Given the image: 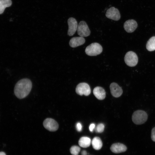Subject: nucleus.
I'll list each match as a JSON object with an SVG mask.
<instances>
[{"instance_id":"f257e3e1","label":"nucleus","mask_w":155,"mask_h":155,"mask_svg":"<svg viewBox=\"0 0 155 155\" xmlns=\"http://www.w3.org/2000/svg\"><path fill=\"white\" fill-rule=\"evenodd\" d=\"M32 86V84L30 80L27 78L21 79L16 83L15 86L14 94L19 98H23L29 94Z\"/></svg>"},{"instance_id":"f03ea898","label":"nucleus","mask_w":155,"mask_h":155,"mask_svg":"<svg viewBox=\"0 0 155 155\" xmlns=\"http://www.w3.org/2000/svg\"><path fill=\"white\" fill-rule=\"evenodd\" d=\"M148 118V116L146 113L141 110H138L135 111L132 117L133 121L137 125L144 123L147 120Z\"/></svg>"},{"instance_id":"7ed1b4c3","label":"nucleus","mask_w":155,"mask_h":155,"mask_svg":"<svg viewBox=\"0 0 155 155\" xmlns=\"http://www.w3.org/2000/svg\"><path fill=\"white\" fill-rule=\"evenodd\" d=\"M102 51V46L99 43L94 42L88 46L85 49L86 53L90 56H95L100 54Z\"/></svg>"},{"instance_id":"20e7f679","label":"nucleus","mask_w":155,"mask_h":155,"mask_svg":"<svg viewBox=\"0 0 155 155\" xmlns=\"http://www.w3.org/2000/svg\"><path fill=\"white\" fill-rule=\"evenodd\" d=\"M125 63L130 67H134L137 64L138 58L136 54L133 51H129L125 54L124 57Z\"/></svg>"},{"instance_id":"39448f33","label":"nucleus","mask_w":155,"mask_h":155,"mask_svg":"<svg viewBox=\"0 0 155 155\" xmlns=\"http://www.w3.org/2000/svg\"><path fill=\"white\" fill-rule=\"evenodd\" d=\"M78 34L80 36L87 37L90 35V31L86 22L84 21H81L78 25Z\"/></svg>"},{"instance_id":"423d86ee","label":"nucleus","mask_w":155,"mask_h":155,"mask_svg":"<svg viewBox=\"0 0 155 155\" xmlns=\"http://www.w3.org/2000/svg\"><path fill=\"white\" fill-rule=\"evenodd\" d=\"M76 93L80 96L84 95L85 96L89 95L91 93V89L89 85L84 82L78 84L76 88Z\"/></svg>"},{"instance_id":"0eeeda50","label":"nucleus","mask_w":155,"mask_h":155,"mask_svg":"<svg viewBox=\"0 0 155 155\" xmlns=\"http://www.w3.org/2000/svg\"><path fill=\"white\" fill-rule=\"evenodd\" d=\"M43 124L45 129L51 131H57L59 127V125L57 122L51 118H48L45 119Z\"/></svg>"},{"instance_id":"6e6552de","label":"nucleus","mask_w":155,"mask_h":155,"mask_svg":"<svg viewBox=\"0 0 155 155\" xmlns=\"http://www.w3.org/2000/svg\"><path fill=\"white\" fill-rule=\"evenodd\" d=\"M108 18L115 21H118L121 18V15L118 9L114 7H112L107 10L106 14Z\"/></svg>"},{"instance_id":"1a4fd4ad","label":"nucleus","mask_w":155,"mask_h":155,"mask_svg":"<svg viewBox=\"0 0 155 155\" xmlns=\"http://www.w3.org/2000/svg\"><path fill=\"white\" fill-rule=\"evenodd\" d=\"M68 25V35L70 36H73L77 30L78 25L76 20L72 17L69 18L67 20Z\"/></svg>"},{"instance_id":"9d476101","label":"nucleus","mask_w":155,"mask_h":155,"mask_svg":"<svg viewBox=\"0 0 155 155\" xmlns=\"http://www.w3.org/2000/svg\"><path fill=\"white\" fill-rule=\"evenodd\" d=\"M137 26L136 22L133 19L126 21L124 24V28L128 33H131L134 31Z\"/></svg>"},{"instance_id":"9b49d317","label":"nucleus","mask_w":155,"mask_h":155,"mask_svg":"<svg viewBox=\"0 0 155 155\" xmlns=\"http://www.w3.org/2000/svg\"><path fill=\"white\" fill-rule=\"evenodd\" d=\"M110 88L111 94L114 97H119L123 93L121 88L116 83L113 82L111 83L110 86Z\"/></svg>"},{"instance_id":"f8f14e48","label":"nucleus","mask_w":155,"mask_h":155,"mask_svg":"<svg viewBox=\"0 0 155 155\" xmlns=\"http://www.w3.org/2000/svg\"><path fill=\"white\" fill-rule=\"evenodd\" d=\"M85 40L84 38L82 36L75 37L71 38L69 42L70 46L75 48L81 45L84 43Z\"/></svg>"},{"instance_id":"ddd939ff","label":"nucleus","mask_w":155,"mask_h":155,"mask_svg":"<svg viewBox=\"0 0 155 155\" xmlns=\"http://www.w3.org/2000/svg\"><path fill=\"white\" fill-rule=\"evenodd\" d=\"M110 149L113 153H119L125 152L127 150V148L122 144L116 143L111 145Z\"/></svg>"},{"instance_id":"4468645a","label":"nucleus","mask_w":155,"mask_h":155,"mask_svg":"<svg viewBox=\"0 0 155 155\" xmlns=\"http://www.w3.org/2000/svg\"><path fill=\"white\" fill-rule=\"evenodd\" d=\"M93 93L95 96L100 100L104 99L106 96L105 91L101 87L97 86L95 87L93 90Z\"/></svg>"},{"instance_id":"2eb2a0df","label":"nucleus","mask_w":155,"mask_h":155,"mask_svg":"<svg viewBox=\"0 0 155 155\" xmlns=\"http://www.w3.org/2000/svg\"><path fill=\"white\" fill-rule=\"evenodd\" d=\"M91 143V139L87 137H81L78 141V144L80 146L84 148L89 146Z\"/></svg>"},{"instance_id":"dca6fc26","label":"nucleus","mask_w":155,"mask_h":155,"mask_svg":"<svg viewBox=\"0 0 155 155\" xmlns=\"http://www.w3.org/2000/svg\"><path fill=\"white\" fill-rule=\"evenodd\" d=\"M92 144L93 148L96 150L100 149L102 146L101 140L98 137H94L92 141Z\"/></svg>"},{"instance_id":"f3484780","label":"nucleus","mask_w":155,"mask_h":155,"mask_svg":"<svg viewBox=\"0 0 155 155\" xmlns=\"http://www.w3.org/2000/svg\"><path fill=\"white\" fill-rule=\"evenodd\" d=\"M11 4V0H0V14L3 13L6 7L10 6Z\"/></svg>"},{"instance_id":"a211bd4d","label":"nucleus","mask_w":155,"mask_h":155,"mask_svg":"<svg viewBox=\"0 0 155 155\" xmlns=\"http://www.w3.org/2000/svg\"><path fill=\"white\" fill-rule=\"evenodd\" d=\"M146 48L149 51L155 50V36L152 37L148 40L146 44Z\"/></svg>"},{"instance_id":"6ab92c4d","label":"nucleus","mask_w":155,"mask_h":155,"mask_svg":"<svg viewBox=\"0 0 155 155\" xmlns=\"http://www.w3.org/2000/svg\"><path fill=\"white\" fill-rule=\"evenodd\" d=\"M80 150V148L76 146H73L70 149V152L73 155H78Z\"/></svg>"},{"instance_id":"aec40b11","label":"nucleus","mask_w":155,"mask_h":155,"mask_svg":"<svg viewBox=\"0 0 155 155\" xmlns=\"http://www.w3.org/2000/svg\"><path fill=\"white\" fill-rule=\"evenodd\" d=\"M104 126L102 123H100L97 125L95 128V131L97 133H101L104 130Z\"/></svg>"},{"instance_id":"412c9836","label":"nucleus","mask_w":155,"mask_h":155,"mask_svg":"<svg viewBox=\"0 0 155 155\" xmlns=\"http://www.w3.org/2000/svg\"><path fill=\"white\" fill-rule=\"evenodd\" d=\"M151 137L152 140L155 142V127H154L152 130Z\"/></svg>"},{"instance_id":"4be33fe9","label":"nucleus","mask_w":155,"mask_h":155,"mask_svg":"<svg viewBox=\"0 0 155 155\" xmlns=\"http://www.w3.org/2000/svg\"><path fill=\"white\" fill-rule=\"evenodd\" d=\"M76 128L77 131L79 132H80L82 131V126L80 123L78 122L77 123L76 125Z\"/></svg>"},{"instance_id":"5701e85b","label":"nucleus","mask_w":155,"mask_h":155,"mask_svg":"<svg viewBox=\"0 0 155 155\" xmlns=\"http://www.w3.org/2000/svg\"><path fill=\"white\" fill-rule=\"evenodd\" d=\"M95 127V125L94 123L91 124L89 127V129L91 132H92Z\"/></svg>"},{"instance_id":"b1692460","label":"nucleus","mask_w":155,"mask_h":155,"mask_svg":"<svg viewBox=\"0 0 155 155\" xmlns=\"http://www.w3.org/2000/svg\"><path fill=\"white\" fill-rule=\"evenodd\" d=\"M81 154L82 155H87V152L85 150H83L81 152Z\"/></svg>"},{"instance_id":"393cba45","label":"nucleus","mask_w":155,"mask_h":155,"mask_svg":"<svg viewBox=\"0 0 155 155\" xmlns=\"http://www.w3.org/2000/svg\"><path fill=\"white\" fill-rule=\"evenodd\" d=\"M0 155H6V154L3 152H0Z\"/></svg>"}]
</instances>
